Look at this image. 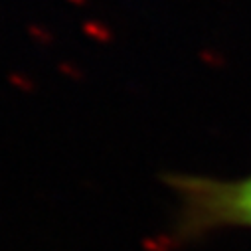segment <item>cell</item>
Segmentation results:
<instances>
[{"label":"cell","instance_id":"1","mask_svg":"<svg viewBox=\"0 0 251 251\" xmlns=\"http://www.w3.org/2000/svg\"><path fill=\"white\" fill-rule=\"evenodd\" d=\"M164 184L174 196L166 239L174 247L229 229H251V174L216 178L172 172Z\"/></svg>","mask_w":251,"mask_h":251}]
</instances>
